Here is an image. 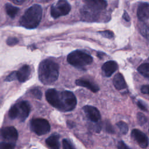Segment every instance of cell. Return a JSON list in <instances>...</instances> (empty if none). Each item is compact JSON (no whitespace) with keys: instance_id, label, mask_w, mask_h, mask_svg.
I'll return each instance as SVG.
<instances>
[{"instance_id":"18","label":"cell","mask_w":149,"mask_h":149,"mask_svg":"<svg viewBox=\"0 0 149 149\" xmlns=\"http://www.w3.org/2000/svg\"><path fill=\"white\" fill-rule=\"evenodd\" d=\"M5 10L8 16L12 18H14L19 11V8L12 5L10 3L5 5Z\"/></svg>"},{"instance_id":"8","label":"cell","mask_w":149,"mask_h":149,"mask_svg":"<svg viewBox=\"0 0 149 149\" xmlns=\"http://www.w3.org/2000/svg\"><path fill=\"white\" fill-rule=\"evenodd\" d=\"M84 3V6L88 9L99 14L107 6V2L103 0H85Z\"/></svg>"},{"instance_id":"26","label":"cell","mask_w":149,"mask_h":149,"mask_svg":"<svg viewBox=\"0 0 149 149\" xmlns=\"http://www.w3.org/2000/svg\"><path fill=\"white\" fill-rule=\"evenodd\" d=\"M19 42V40L16 37H9L6 40V44L8 45L13 46L17 44Z\"/></svg>"},{"instance_id":"16","label":"cell","mask_w":149,"mask_h":149,"mask_svg":"<svg viewBox=\"0 0 149 149\" xmlns=\"http://www.w3.org/2000/svg\"><path fill=\"white\" fill-rule=\"evenodd\" d=\"M113 84L115 87L118 90H123L126 87V83L125 79L121 73H118L113 79Z\"/></svg>"},{"instance_id":"22","label":"cell","mask_w":149,"mask_h":149,"mask_svg":"<svg viewBox=\"0 0 149 149\" xmlns=\"http://www.w3.org/2000/svg\"><path fill=\"white\" fill-rule=\"evenodd\" d=\"M15 144L9 142H1L0 143V149H14Z\"/></svg>"},{"instance_id":"11","label":"cell","mask_w":149,"mask_h":149,"mask_svg":"<svg viewBox=\"0 0 149 149\" xmlns=\"http://www.w3.org/2000/svg\"><path fill=\"white\" fill-rule=\"evenodd\" d=\"M83 110L87 118L93 122H97L101 118L100 111L97 108L91 105H86L83 107Z\"/></svg>"},{"instance_id":"15","label":"cell","mask_w":149,"mask_h":149,"mask_svg":"<svg viewBox=\"0 0 149 149\" xmlns=\"http://www.w3.org/2000/svg\"><path fill=\"white\" fill-rule=\"evenodd\" d=\"M75 83L77 86L86 87L94 93L99 90V87L95 83L85 79H79L76 80Z\"/></svg>"},{"instance_id":"17","label":"cell","mask_w":149,"mask_h":149,"mask_svg":"<svg viewBox=\"0 0 149 149\" xmlns=\"http://www.w3.org/2000/svg\"><path fill=\"white\" fill-rule=\"evenodd\" d=\"M59 136L54 134L48 137L46 140V144L50 149H59Z\"/></svg>"},{"instance_id":"5","label":"cell","mask_w":149,"mask_h":149,"mask_svg":"<svg viewBox=\"0 0 149 149\" xmlns=\"http://www.w3.org/2000/svg\"><path fill=\"white\" fill-rule=\"evenodd\" d=\"M70 5L65 0H59L51 8V15L56 19L60 16L67 15L70 11Z\"/></svg>"},{"instance_id":"34","label":"cell","mask_w":149,"mask_h":149,"mask_svg":"<svg viewBox=\"0 0 149 149\" xmlns=\"http://www.w3.org/2000/svg\"><path fill=\"white\" fill-rule=\"evenodd\" d=\"M123 19L126 21H127V22H129L130 21V17H129V15L127 14V13L126 11L124 12V13L123 15Z\"/></svg>"},{"instance_id":"13","label":"cell","mask_w":149,"mask_h":149,"mask_svg":"<svg viewBox=\"0 0 149 149\" xmlns=\"http://www.w3.org/2000/svg\"><path fill=\"white\" fill-rule=\"evenodd\" d=\"M31 74V69L29 65H24L22 66L17 71H16L17 79L22 83L27 81Z\"/></svg>"},{"instance_id":"28","label":"cell","mask_w":149,"mask_h":149,"mask_svg":"<svg viewBox=\"0 0 149 149\" xmlns=\"http://www.w3.org/2000/svg\"><path fill=\"white\" fill-rule=\"evenodd\" d=\"M17 79V76H16V71L12 72L10 73L5 79L6 81H12L15 80Z\"/></svg>"},{"instance_id":"9","label":"cell","mask_w":149,"mask_h":149,"mask_svg":"<svg viewBox=\"0 0 149 149\" xmlns=\"http://www.w3.org/2000/svg\"><path fill=\"white\" fill-rule=\"evenodd\" d=\"M16 105L18 112L17 118L21 121L23 122L28 117L30 111V105L29 102L26 101H23Z\"/></svg>"},{"instance_id":"7","label":"cell","mask_w":149,"mask_h":149,"mask_svg":"<svg viewBox=\"0 0 149 149\" xmlns=\"http://www.w3.org/2000/svg\"><path fill=\"white\" fill-rule=\"evenodd\" d=\"M0 135L3 139L7 140V142L15 144L18 137L17 131L13 126H8L2 128L0 131Z\"/></svg>"},{"instance_id":"20","label":"cell","mask_w":149,"mask_h":149,"mask_svg":"<svg viewBox=\"0 0 149 149\" xmlns=\"http://www.w3.org/2000/svg\"><path fill=\"white\" fill-rule=\"evenodd\" d=\"M116 126L122 134H126L127 133L129 127L127 125L125 122L123 121H119L116 123Z\"/></svg>"},{"instance_id":"14","label":"cell","mask_w":149,"mask_h":149,"mask_svg":"<svg viewBox=\"0 0 149 149\" xmlns=\"http://www.w3.org/2000/svg\"><path fill=\"white\" fill-rule=\"evenodd\" d=\"M137 17L141 21L144 22L148 19L149 17V5L148 3H140L137 8Z\"/></svg>"},{"instance_id":"33","label":"cell","mask_w":149,"mask_h":149,"mask_svg":"<svg viewBox=\"0 0 149 149\" xmlns=\"http://www.w3.org/2000/svg\"><path fill=\"white\" fill-rule=\"evenodd\" d=\"M141 91L143 94H148V85L143 86L141 88Z\"/></svg>"},{"instance_id":"24","label":"cell","mask_w":149,"mask_h":149,"mask_svg":"<svg viewBox=\"0 0 149 149\" xmlns=\"http://www.w3.org/2000/svg\"><path fill=\"white\" fill-rule=\"evenodd\" d=\"M31 94L36 98L37 99H41L42 97V93L41 90L38 88H34L32 89L31 91Z\"/></svg>"},{"instance_id":"12","label":"cell","mask_w":149,"mask_h":149,"mask_svg":"<svg viewBox=\"0 0 149 149\" xmlns=\"http://www.w3.org/2000/svg\"><path fill=\"white\" fill-rule=\"evenodd\" d=\"M118 69V65L115 61H109L102 66V72L106 77H110Z\"/></svg>"},{"instance_id":"23","label":"cell","mask_w":149,"mask_h":149,"mask_svg":"<svg viewBox=\"0 0 149 149\" xmlns=\"http://www.w3.org/2000/svg\"><path fill=\"white\" fill-rule=\"evenodd\" d=\"M137 121L138 123L140 125H143L144 124H145L147 121V119L146 118V116L142 113L141 112H139L137 113Z\"/></svg>"},{"instance_id":"35","label":"cell","mask_w":149,"mask_h":149,"mask_svg":"<svg viewBox=\"0 0 149 149\" xmlns=\"http://www.w3.org/2000/svg\"><path fill=\"white\" fill-rule=\"evenodd\" d=\"M12 2L14 3H15V4H17V5H21V4H22L24 2V1H23V0H16V1H12Z\"/></svg>"},{"instance_id":"21","label":"cell","mask_w":149,"mask_h":149,"mask_svg":"<svg viewBox=\"0 0 149 149\" xmlns=\"http://www.w3.org/2000/svg\"><path fill=\"white\" fill-rule=\"evenodd\" d=\"M9 116L10 119H14L16 118H17L18 116V112H17V108L16 107V105H14L12 106L10 109L9 111Z\"/></svg>"},{"instance_id":"2","label":"cell","mask_w":149,"mask_h":149,"mask_svg":"<svg viewBox=\"0 0 149 149\" xmlns=\"http://www.w3.org/2000/svg\"><path fill=\"white\" fill-rule=\"evenodd\" d=\"M59 66L54 61L45 59L42 61L38 67V78L44 84H51L58 78Z\"/></svg>"},{"instance_id":"3","label":"cell","mask_w":149,"mask_h":149,"mask_svg":"<svg viewBox=\"0 0 149 149\" xmlns=\"http://www.w3.org/2000/svg\"><path fill=\"white\" fill-rule=\"evenodd\" d=\"M42 14V9L40 5L34 4L29 8L23 15L21 17L20 24L29 29L37 27L41 22Z\"/></svg>"},{"instance_id":"29","label":"cell","mask_w":149,"mask_h":149,"mask_svg":"<svg viewBox=\"0 0 149 149\" xmlns=\"http://www.w3.org/2000/svg\"><path fill=\"white\" fill-rule=\"evenodd\" d=\"M62 145L63 149H74L70 143L67 139H63L62 140Z\"/></svg>"},{"instance_id":"19","label":"cell","mask_w":149,"mask_h":149,"mask_svg":"<svg viewBox=\"0 0 149 149\" xmlns=\"http://www.w3.org/2000/svg\"><path fill=\"white\" fill-rule=\"evenodd\" d=\"M137 71L146 78L149 77V65L148 63H144L140 65L137 68Z\"/></svg>"},{"instance_id":"4","label":"cell","mask_w":149,"mask_h":149,"mask_svg":"<svg viewBox=\"0 0 149 149\" xmlns=\"http://www.w3.org/2000/svg\"><path fill=\"white\" fill-rule=\"evenodd\" d=\"M67 61L69 64L77 68L84 69L86 66L91 63L93 58L84 51L76 50L68 55Z\"/></svg>"},{"instance_id":"10","label":"cell","mask_w":149,"mask_h":149,"mask_svg":"<svg viewBox=\"0 0 149 149\" xmlns=\"http://www.w3.org/2000/svg\"><path fill=\"white\" fill-rule=\"evenodd\" d=\"M131 135L140 147L143 148H147L148 144V140L147 136L143 132L138 129H133L132 131Z\"/></svg>"},{"instance_id":"25","label":"cell","mask_w":149,"mask_h":149,"mask_svg":"<svg viewBox=\"0 0 149 149\" xmlns=\"http://www.w3.org/2000/svg\"><path fill=\"white\" fill-rule=\"evenodd\" d=\"M102 36L108 38H112L113 37V33L112 31L109 30H105V31H101L98 32Z\"/></svg>"},{"instance_id":"31","label":"cell","mask_w":149,"mask_h":149,"mask_svg":"<svg viewBox=\"0 0 149 149\" xmlns=\"http://www.w3.org/2000/svg\"><path fill=\"white\" fill-rule=\"evenodd\" d=\"M137 105H138V107H139V108H140L141 110H143V111H147V106H146V104H145L143 101H141V100L138 101V102H137Z\"/></svg>"},{"instance_id":"30","label":"cell","mask_w":149,"mask_h":149,"mask_svg":"<svg viewBox=\"0 0 149 149\" xmlns=\"http://www.w3.org/2000/svg\"><path fill=\"white\" fill-rule=\"evenodd\" d=\"M118 149H131L123 141H119L117 144Z\"/></svg>"},{"instance_id":"1","label":"cell","mask_w":149,"mask_h":149,"mask_svg":"<svg viewBox=\"0 0 149 149\" xmlns=\"http://www.w3.org/2000/svg\"><path fill=\"white\" fill-rule=\"evenodd\" d=\"M45 97L49 104L62 112L72 111L77 104L75 95L69 91H59L49 89L45 92Z\"/></svg>"},{"instance_id":"32","label":"cell","mask_w":149,"mask_h":149,"mask_svg":"<svg viewBox=\"0 0 149 149\" xmlns=\"http://www.w3.org/2000/svg\"><path fill=\"white\" fill-rule=\"evenodd\" d=\"M105 130L107 132L109 133H114V129L112 125L109 123H106L105 124Z\"/></svg>"},{"instance_id":"6","label":"cell","mask_w":149,"mask_h":149,"mask_svg":"<svg viewBox=\"0 0 149 149\" xmlns=\"http://www.w3.org/2000/svg\"><path fill=\"white\" fill-rule=\"evenodd\" d=\"M30 127L32 131L38 136L45 134L50 130L49 122L42 118L33 119L30 122Z\"/></svg>"},{"instance_id":"27","label":"cell","mask_w":149,"mask_h":149,"mask_svg":"<svg viewBox=\"0 0 149 149\" xmlns=\"http://www.w3.org/2000/svg\"><path fill=\"white\" fill-rule=\"evenodd\" d=\"M141 33L146 38H148V27L147 24H144L141 27Z\"/></svg>"}]
</instances>
